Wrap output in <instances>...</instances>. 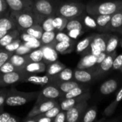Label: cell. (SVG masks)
<instances>
[{"instance_id":"1","label":"cell","mask_w":122,"mask_h":122,"mask_svg":"<svg viewBox=\"0 0 122 122\" xmlns=\"http://www.w3.org/2000/svg\"><path fill=\"white\" fill-rule=\"evenodd\" d=\"M9 16L20 32L26 31L36 24H41V21L34 12L32 7L19 11H10Z\"/></svg>"},{"instance_id":"2","label":"cell","mask_w":122,"mask_h":122,"mask_svg":"<svg viewBox=\"0 0 122 122\" xmlns=\"http://www.w3.org/2000/svg\"><path fill=\"white\" fill-rule=\"evenodd\" d=\"M121 9H122V0L109 1L104 2L91 1L86 4V11L91 15H112Z\"/></svg>"},{"instance_id":"3","label":"cell","mask_w":122,"mask_h":122,"mask_svg":"<svg viewBox=\"0 0 122 122\" xmlns=\"http://www.w3.org/2000/svg\"><path fill=\"white\" fill-rule=\"evenodd\" d=\"M39 92H24L11 87L7 90L5 104L9 107H20L36 99Z\"/></svg>"},{"instance_id":"4","label":"cell","mask_w":122,"mask_h":122,"mask_svg":"<svg viewBox=\"0 0 122 122\" xmlns=\"http://www.w3.org/2000/svg\"><path fill=\"white\" fill-rule=\"evenodd\" d=\"M59 0H33L32 9L41 21L49 16H56Z\"/></svg>"},{"instance_id":"5","label":"cell","mask_w":122,"mask_h":122,"mask_svg":"<svg viewBox=\"0 0 122 122\" xmlns=\"http://www.w3.org/2000/svg\"><path fill=\"white\" fill-rule=\"evenodd\" d=\"M86 11V4L76 1L59 2L56 16H61L68 19L79 16Z\"/></svg>"},{"instance_id":"6","label":"cell","mask_w":122,"mask_h":122,"mask_svg":"<svg viewBox=\"0 0 122 122\" xmlns=\"http://www.w3.org/2000/svg\"><path fill=\"white\" fill-rule=\"evenodd\" d=\"M116 56H117V51L115 50L113 52L107 54V56L99 65L88 69L89 71H91L93 73L95 79L102 76L106 73L109 71L110 69H112L114 59L116 57Z\"/></svg>"},{"instance_id":"7","label":"cell","mask_w":122,"mask_h":122,"mask_svg":"<svg viewBox=\"0 0 122 122\" xmlns=\"http://www.w3.org/2000/svg\"><path fill=\"white\" fill-rule=\"evenodd\" d=\"M27 74L23 71H14L9 73H0V87L24 83Z\"/></svg>"},{"instance_id":"8","label":"cell","mask_w":122,"mask_h":122,"mask_svg":"<svg viewBox=\"0 0 122 122\" xmlns=\"http://www.w3.org/2000/svg\"><path fill=\"white\" fill-rule=\"evenodd\" d=\"M63 94L61 92L54 84H48L44 86L43 89L39 92L35 104L41 103L43 102L50 100V99H56L61 97Z\"/></svg>"},{"instance_id":"9","label":"cell","mask_w":122,"mask_h":122,"mask_svg":"<svg viewBox=\"0 0 122 122\" xmlns=\"http://www.w3.org/2000/svg\"><path fill=\"white\" fill-rule=\"evenodd\" d=\"M87 101L81 102L70 109L66 111V122H81V119L88 108Z\"/></svg>"},{"instance_id":"10","label":"cell","mask_w":122,"mask_h":122,"mask_svg":"<svg viewBox=\"0 0 122 122\" xmlns=\"http://www.w3.org/2000/svg\"><path fill=\"white\" fill-rule=\"evenodd\" d=\"M91 98V94L90 92H86L81 95H79L78 97L70 98V99H66L60 100V107L62 111H67L76 105L77 104L84 102V101H88Z\"/></svg>"},{"instance_id":"11","label":"cell","mask_w":122,"mask_h":122,"mask_svg":"<svg viewBox=\"0 0 122 122\" xmlns=\"http://www.w3.org/2000/svg\"><path fill=\"white\" fill-rule=\"evenodd\" d=\"M58 104V102L55 99H50L45 102H43L41 103L34 104V107L31 109V111L29 112V114L26 115V118H30L32 117H34L36 115H39L41 114H43L54 106H56Z\"/></svg>"},{"instance_id":"12","label":"cell","mask_w":122,"mask_h":122,"mask_svg":"<svg viewBox=\"0 0 122 122\" xmlns=\"http://www.w3.org/2000/svg\"><path fill=\"white\" fill-rule=\"evenodd\" d=\"M54 81L53 76L46 74L44 76H37L36 74H27L24 80V83H31L36 85L46 86L48 84H52Z\"/></svg>"},{"instance_id":"13","label":"cell","mask_w":122,"mask_h":122,"mask_svg":"<svg viewBox=\"0 0 122 122\" xmlns=\"http://www.w3.org/2000/svg\"><path fill=\"white\" fill-rule=\"evenodd\" d=\"M10 11H19L32 7L33 0H5Z\"/></svg>"},{"instance_id":"14","label":"cell","mask_w":122,"mask_h":122,"mask_svg":"<svg viewBox=\"0 0 122 122\" xmlns=\"http://www.w3.org/2000/svg\"><path fill=\"white\" fill-rule=\"evenodd\" d=\"M122 27V9L112 15L111 19L107 26L104 32H113L119 30Z\"/></svg>"},{"instance_id":"15","label":"cell","mask_w":122,"mask_h":122,"mask_svg":"<svg viewBox=\"0 0 122 122\" xmlns=\"http://www.w3.org/2000/svg\"><path fill=\"white\" fill-rule=\"evenodd\" d=\"M74 79L79 83L85 84L92 82L95 78L93 73L89 69H80L76 68L74 71Z\"/></svg>"},{"instance_id":"16","label":"cell","mask_w":122,"mask_h":122,"mask_svg":"<svg viewBox=\"0 0 122 122\" xmlns=\"http://www.w3.org/2000/svg\"><path fill=\"white\" fill-rule=\"evenodd\" d=\"M46 64L43 61L37 62H29L21 69V71H24L27 74H39L46 71Z\"/></svg>"},{"instance_id":"17","label":"cell","mask_w":122,"mask_h":122,"mask_svg":"<svg viewBox=\"0 0 122 122\" xmlns=\"http://www.w3.org/2000/svg\"><path fill=\"white\" fill-rule=\"evenodd\" d=\"M76 41H61L54 45V49L61 54H67L71 53L75 49Z\"/></svg>"},{"instance_id":"18","label":"cell","mask_w":122,"mask_h":122,"mask_svg":"<svg viewBox=\"0 0 122 122\" xmlns=\"http://www.w3.org/2000/svg\"><path fill=\"white\" fill-rule=\"evenodd\" d=\"M97 56L91 54L83 55L77 64V69H88L96 65Z\"/></svg>"},{"instance_id":"19","label":"cell","mask_w":122,"mask_h":122,"mask_svg":"<svg viewBox=\"0 0 122 122\" xmlns=\"http://www.w3.org/2000/svg\"><path fill=\"white\" fill-rule=\"evenodd\" d=\"M52 84L56 86L64 94L68 92L69 91L71 90L72 89L82 85L83 84L79 83L74 79H71L69 81H55Z\"/></svg>"},{"instance_id":"20","label":"cell","mask_w":122,"mask_h":122,"mask_svg":"<svg viewBox=\"0 0 122 122\" xmlns=\"http://www.w3.org/2000/svg\"><path fill=\"white\" fill-rule=\"evenodd\" d=\"M84 28L85 27L83 22V16L81 14L79 16L69 19L64 31H66V32L73 29H80L85 31Z\"/></svg>"},{"instance_id":"21","label":"cell","mask_w":122,"mask_h":122,"mask_svg":"<svg viewBox=\"0 0 122 122\" xmlns=\"http://www.w3.org/2000/svg\"><path fill=\"white\" fill-rule=\"evenodd\" d=\"M109 32H103L102 34H94V36L92 42L95 44L102 51V52L105 51L107 41L110 36Z\"/></svg>"},{"instance_id":"22","label":"cell","mask_w":122,"mask_h":122,"mask_svg":"<svg viewBox=\"0 0 122 122\" xmlns=\"http://www.w3.org/2000/svg\"><path fill=\"white\" fill-rule=\"evenodd\" d=\"M90 92L89 91V88L84 84L75 87L74 89H72L71 90L69 91L68 92L64 94L61 97L59 98V100H62V99H70V98H74L76 97H78L79 95H81L86 92Z\"/></svg>"},{"instance_id":"23","label":"cell","mask_w":122,"mask_h":122,"mask_svg":"<svg viewBox=\"0 0 122 122\" xmlns=\"http://www.w3.org/2000/svg\"><path fill=\"white\" fill-rule=\"evenodd\" d=\"M118 87V82L115 79H109L104 81L100 86L99 91L103 95H109L113 93Z\"/></svg>"},{"instance_id":"24","label":"cell","mask_w":122,"mask_h":122,"mask_svg":"<svg viewBox=\"0 0 122 122\" xmlns=\"http://www.w3.org/2000/svg\"><path fill=\"white\" fill-rule=\"evenodd\" d=\"M94 18L97 24V31L100 32H104V30L108 25L112 15H104V14H94L92 15Z\"/></svg>"},{"instance_id":"25","label":"cell","mask_w":122,"mask_h":122,"mask_svg":"<svg viewBox=\"0 0 122 122\" xmlns=\"http://www.w3.org/2000/svg\"><path fill=\"white\" fill-rule=\"evenodd\" d=\"M93 36H94V34L86 36L84 39L79 41L75 46L76 52L79 54H81L82 56L84 55L86 51H87V49H89V47L90 46V44L93 39Z\"/></svg>"},{"instance_id":"26","label":"cell","mask_w":122,"mask_h":122,"mask_svg":"<svg viewBox=\"0 0 122 122\" xmlns=\"http://www.w3.org/2000/svg\"><path fill=\"white\" fill-rule=\"evenodd\" d=\"M18 70L21 71V69L28 63L26 54V55H19L13 54L9 60Z\"/></svg>"},{"instance_id":"27","label":"cell","mask_w":122,"mask_h":122,"mask_svg":"<svg viewBox=\"0 0 122 122\" xmlns=\"http://www.w3.org/2000/svg\"><path fill=\"white\" fill-rule=\"evenodd\" d=\"M20 31L17 29H12L9 31L5 36H4L1 39H0V47L4 48L5 46L11 43L14 39L19 38Z\"/></svg>"},{"instance_id":"28","label":"cell","mask_w":122,"mask_h":122,"mask_svg":"<svg viewBox=\"0 0 122 122\" xmlns=\"http://www.w3.org/2000/svg\"><path fill=\"white\" fill-rule=\"evenodd\" d=\"M122 100V88L119 91V92L117 93L116 98L114 99V101L113 102H112L104 111L103 114L105 117H110L112 116L114 112L116 109L118 107L119 103Z\"/></svg>"},{"instance_id":"29","label":"cell","mask_w":122,"mask_h":122,"mask_svg":"<svg viewBox=\"0 0 122 122\" xmlns=\"http://www.w3.org/2000/svg\"><path fill=\"white\" fill-rule=\"evenodd\" d=\"M54 81H64L74 79V70L70 68H65L59 73L53 76Z\"/></svg>"},{"instance_id":"30","label":"cell","mask_w":122,"mask_h":122,"mask_svg":"<svg viewBox=\"0 0 122 122\" xmlns=\"http://www.w3.org/2000/svg\"><path fill=\"white\" fill-rule=\"evenodd\" d=\"M66 67V66L64 64L56 60L54 61L49 63L48 66H46V74L54 76V75L59 73L61 71H62Z\"/></svg>"},{"instance_id":"31","label":"cell","mask_w":122,"mask_h":122,"mask_svg":"<svg viewBox=\"0 0 122 122\" xmlns=\"http://www.w3.org/2000/svg\"><path fill=\"white\" fill-rule=\"evenodd\" d=\"M28 63L29 62H37L42 61L44 59V51L42 46L39 48L33 49L31 52L26 54Z\"/></svg>"},{"instance_id":"32","label":"cell","mask_w":122,"mask_h":122,"mask_svg":"<svg viewBox=\"0 0 122 122\" xmlns=\"http://www.w3.org/2000/svg\"><path fill=\"white\" fill-rule=\"evenodd\" d=\"M119 36L117 34H110L106 45L105 52L109 54L116 50L119 44Z\"/></svg>"},{"instance_id":"33","label":"cell","mask_w":122,"mask_h":122,"mask_svg":"<svg viewBox=\"0 0 122 122\" xmlns=\"http://www.w3.org/2000/svg\"><path fill=\"white\" fill-rule=\"evenodd\" d=\"M56 31H44L42 36L40 39L42 46H54V41L55 39Z\"/></svg>"},{"instance_id":"34","label":"cell","mask_w":122,"mask_h":122,"mask_svg":"<svg viewBox=\"0 0 122 122\" xmlns=\"http://www.w3.org/2000/svg\"><path fill=\"white\" fill-rule=\"evenodd\" d=\"M9 13L0 17V28H4L9 31L16 29V26L9 16Z\"/></svg>"},{"instance_id":"35","label":"cell","mask_w":122,"mask_h":122,"mask_svg":"<svg viewBox=\"0 0 122 122\" xmlns=\"http://www.w3.org/2000/svg\"><path fill=\"white\" fill-rule=\"evenodd\" d=\"M97 106H93L86 110L81 119V122H93L97 118Z\"/></svg>"},{"instance_id":"36","label":"cell","mask_w":122,"mask_h":122,"mask_svg":"<svg viewBox=\"0 0 122 122\" xmlns=\"http://www.w3.org/2000/svg\"><path fill=\"white\" fill-rule=\"evenodd\" d=\"M82 16H83V22H84V27L92 29H96V30L97 29V22L92 15L88 14L85 11L82 14Z\"/></svg>"},{"instance_id":"37","label":"cell","mask_w":122,"mask_h":122,"mask_svg":"<svg viewBox=\"0 0 122 122\" xmlns=\"http://www.w3.org/2000/svg\"><path fill=\"white\" fill-rule=\"evenodd\" d=\"M68 20H69L68 19H66L64 16H59V15L55 16L54 18V20H53V24H54L55 30L56 31H64Z\"/></svg>"},{"instance_id":"38","label":"cell","mask_w":122,"mask_h":122,"mask_svg":"<svg viewBox=\"0 0 122 122\" xmlns=\"http://www.w3.org/2000/svg\"><path fill=\"white\" fill-rule=\"evenodd\" d=\"M24 31L28 33L29 34H30L31 36H32L35 39H37L40 40V39H41V37L42 36V34L44 32V30H43L41 24H36L33 25L32 26L29 27V29H27Z\"/></svg>"},{"instance_id":"39","label":"cell","mask_w":122,"mask_h":122,"mask_svg":"<svg viewBox=\"0 0 122 122\" xmlns=\"http://www.w3.org/2000/svg\"><path fill=\"white\" fill-rule=\"evenodd\" d=\"M55 16H49L43 19L41 23V26L44 31H56L53 24V20Z\"/></svg>"},{"instance_id":"40","label":"cell","mask_w":122,"mask_h":122,"mask_svg":"<svg viewBox=\"0 0 122 122\" xmlns=\"http://www.w3.org/2000/svg\"><path fill=\"white\" fill-rule=\"evenodd\" d=\"M20 119L7 112H3V107L0 108V122H19Z\"/></svg>"},{"instance_id":"41","label":"cell","mask_w":122,"mask_h":122,"mask_svg":"<svg viewBox=\"0 0 122 122\" xmlns=\"http://www.w3.org/2000/svg\"><path fill=\"white\" fill-rule=\"evenodd\" d=\"M75 41V39H71L68 34H66L64 32L62 31H57L56 34V36H55V39L54 41V45L57 43V42H61V41Z\"/></svg>"},{"instance_id":"42","label":"cell","mask_w":122,"mask_h":122,"mask_svg":"<svg viewBox=\"0 0 122 122\" xmlns=\"http://www.w3.org/2000/svg\"><path fill=\"white\" fill-rule=\"evenodd\" d=\"M61 110V107H60V104H57L56 106H54V107H52L51 109H50L48 110L47 112H44V113H43V114H41L40 115L53 119L57 115V114H58Z\"/></svg>"},{"instance_id":"43","label":"cell","mask_w":122,"mask_h":122,"mask_svg":"<svg viewBox=\"0 0 122 122\" xmlns=\"http://www.w3.org/2000/svg\"><path fill=\"white\" fill-rule=\"evenodd\" d=\"M32 50H33L32 48L29 46L25 42L23 41L21 44V45L17 48V49H16L14 51V54H19V55H26V54H29V52H31Z\"/></svg>"},{"instance_id":"44","label":"cell","mask_w":122,"mask_h":122,"mask_svg":"<svg viewBox=\"0 0 122 122\" xmlns=\"http://www.w3.org/2000/svg\"><path fill=\"white\" fill-rule=\"evenodd\" d=\"M14 52L9 51L4 48H0V67L6 61H8Z\"/></svg>"},{"instance_id":"45","label":"cell","mask_w":122,"mask_h":122,"mask_svg":"<svg viewBox=\"0 0 122 122\" xmlns=\"http://www.w3.org/2000/svg\"><path fill=\"white\" fill-rule=\"evenodd\" d=\"M23 41H21V39L20 38H17L16 39H14V41H12L11 43H9V44H7L6 46H5L4 48L11 52H14V51L16 49H17V48L21 45V44Z\"/></svg>"},{"instance_id":"46","label":"cell","mask_w":122,"mask_h":122,"mask_svg":"<svg viewBox=\"0 0 122 122\" xmlns=\"http://www.w3.org/2000/svg\"><path fill=\"white\" fill-rule=\"evenodd\" d=\"M14 71H20V70H18L9 61L4 63L0 67V73H9Z\"/></svg>"},{"instance_id":"47","label":"cell","mask_w":122,"mask_h":122,"mask_svg":"<svg viewBox=\"0 0 122 122\" xmlns=\"http://www.w3.org/2000/svg\"><path fill=\"white\" fill-rule=\"evenodd\" d=\"M122 67V53L119 54L118 56L117 55L116 57L114 59L113 62V66L112 69L114 70H119Z\"/></svg>"},{"instance_id":"48","label":"cell","mask_w":122,"mask_h":122,"mask_svg":"<svg viewBox=\"0 0 122 122\" xmlns=\"http://www.w3.org/2000/svg\"><path fill=\"white\" fill-rule=\"evenodd\" d=\"M66 119V112L61 110L53 119L52 122H65Z\"/></svg>"},{"instance_id":"49","label":"cell","mask_w":122,"mask_h":122,"mask_svg":"<svg viewBox=\"0 0 122 122\" xmlns=\"http://www.w3.org/2000/svg\"><path fill=\"white\" fill-rule=\"evenodd\" d=\"M84 32V30H80V29H73L71 31H69L68 35L73 39H76V38H78L79 36H80L81 34H83V33Z\"/></svg>"},{"instance_id":"50","label":"cell","mask_w":122,"mask_h":122,"mask_svg":"<svg viewBox=\"0 0 122 122\" xmlns=\"http://www.w3.org/2000/svg\"><path fill=\"white\" fill-rule=\"evenodd\" d=\"M6 94H7V90H6V89L0 90V108L3 107L4 104H5Z\"/></svg>"},{"instance_id":"51","label":"cell","mask_w":122,"mask_h":122,"mask_svg":"<svg viewBox=\"0 0 122 122\" xmlns=\"http://www.w3.org/2000/svg\"><path fill=\"white\" fill-rule=\"evenodd\" d=\"M9 11L7 4L5 0H0V13L4 14Z\"/></svg>"},{"instance_id":"52","label":"cell","mask_w":122,"mask_h":122,"mask_svg":"<svg viewBox=\"0 0 122 122\" xmlns=\"http://www.w3.org/2000/svg\"><path fill=\"white\" fill-rule=\"evenodd\" d=\"M9 31L4 29V28H0V39H1L4 36H5Z\"/></svg>"},{"instance_id":"53","label":"cell","mask_w":122,"mask_h":122,"mask_svg":"<svg viewBox=\"0 0 122 122\" xmlns=\"http://www.w3.org/2000/svg\"><path fill=\"white\" fill-rule=\"evenodd\" d=\"M9 12H10V11L9 10L8 11H6V13H4V14H1V13H0V17H1V16H3L4 15H5V14H8V13H9Z\"/></svg>"},{"instance_id":"54","label":"cell","mask_w":122,"mask_h":122,"mask_svg":"<svg viewBox=\"0 0 122 122\" xmlns=\"http://www.w3.org/2000/svg\"><path fill=\"white\" fill-rule=\"evenodd\" d=\"M119 44H120V46L122 48V36L121 39H119Z\"/></svg>"},{"instance_id":"55","label":"cell","mask_w":122,"mask_h":122,"mask_svg":"<svg viewBox=\"0 0 122 122\" xmlns=\"http://www.w3.org/2000/svg\"><path fill=\"white\" fill-rule=\"evenodd\" d=\"M117 33H119V34H122V27L119 29V30H118L117 31Z\"/></svg>"},{"instance_id":"56","label":"cell","mask_w":122,"mask_h":122,"mask_svg":"<svg viewBox=\"0 0 122 122\" xmlns=\"http://www.w3.org/2000/svg\"><path fill=\"white\" fill-rule=\"evenodd\" d=\"M119 71H121V72L122 73V67L121 68V69H119Z\"/></svg>"},{"instance_id":"57","label":"cell","mask_w":122,"mask_h":122,"mask_svg":"<svg viewBox=\"0 0 122 122\" xmlns=\"http://www.w3.org/2000/svg\"><path fill=\"white\" fill-rule=\"evenodd\" d=\"M0 48H1V47H0Z\"/></svg>"},{"instance_id":"58","label":"cell","mask_w":122,"mask_h":122,"mask_svg":"<svg viewBox=\"0 0 122 122\" xmlns=\"http://www.w3.org/2000/svg\"></svg>"}]
</instances>
